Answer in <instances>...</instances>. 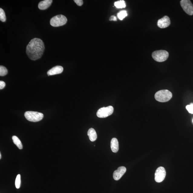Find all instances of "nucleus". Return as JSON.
<instances>
[{"instance_id":"f257e3e1","label":"nucleus","mask_w":193,"mask_h":193,"mask_svg":"<svg viewBox=\"0 0 193 193\" xmlns=\"http://www.w3.org/2000/svg\"><path fill=\"white\" fill-rule=\"evenodd\" d=\"M45 50L44 43L41 39L33 38L28 44L26 52L30 60L35 61L42 57Z\"/></svg>"},{"instance_id":"f03ea898","label":"nucleus","mask_w":193,"mask_h":193,"mask_svg":"<svg viewBox=\"0 0 193 193\" xmlns=\"http://www.w3.org/2000/svg\"><path fill=\"white\" fill-rule=\"evenodd\" d=\"M172 94L168 90H162L155 93V99L161 102H168L172 98Z\"/></svg>"},{"instance_id":"7ed1b4c3","label":"nucleus","mask_w":193,"mask_h":193,"mask_svg":"<svg viewBox=\"0 0 193 193\" xmlns=\"http://www.w3.org/2000/svg\"><path fill=\"white\" fill-rule=\"evenodd\" d=\"M25 116L28 121L32 122H37L41 121L44 117L42 113L37 112L29 111L25 112Z\"/></svg>"},{"instance_id":"20e7f679","label":"nucleus","mask_w":193,"mask_h":193,"mask_svg":"<svg viewBox=\"0 0 193 193\" xmlns=\"http://www.w3.org/2000/svg\"><path fill=\"white\" fill-rule=\"evenodd\" d=\"M67 21V19L65 16L59 15L52 18L51 19L50 23L53 27H58L65 25Z\"/></svg>"},{"instance_id":"39448f33","label":"nucleus","mask_w":193,"mask_h":193,"mask_svg":"<svg viewBox=\"0 0 193 193\" xmlns=\"http://www.w3.org/2000/svg\"><path fill=\"white\" fill-rule=\"evenodd\" d=\"M169 54L165 50H159L154 51L152 54V57L154 60L158 62H163L168 58Z\"/></svg>"},{"instance_id":"423d86ee","label":"nucleus","mask_w":193,"mask_h":193,"mask_svg":"<svg viewBox=\"0 0 193 193\" xmlns=\"http://www.w3.org/2000/svg\"><path fill=\"white\" fill-rule=\"evenodd\" d=\"M113 111L114 108L112 106L103 107L100 108L98 110L97 113V115L98 117L100 118H106L111 115L113 113Z\"/></svg>"},{"instance_id":"0eeeda50","label":"nucleus","mask_w":193,"mask_h":193,"mask_svg":"<svg viewBox=\"0 0 193 193\" xmlns=\"http://www.w3.org/2000/svg\"><path fill=\"white\" fill-rule=\"evenodd\" d=\"M181 6L184 11L189 15H193V5L190 0H182L180 1Z\"/></svg>"},{"instance_id":"6e6552de","label":"nucleus","mask_w":193,"mask_h":193,"mask_svg":"<svg viewBox=\"0 0 193 193\" xmlns=\"http://www.w3.org/2000/svg\"><path fill=\"white\" fill-rule=\"evenodd\" d=\"M166 176V172L164 167H160L157 168L155 173V180L157 182H163Z\"/></svg>"},{"instance_id":"1a4fd4ad","label":"nucleus","mask_w":193,"mask_h":193,"mask_svg":"<svg viewBox=\"0 0 193 193\" xmlns=\"http://www.w3.org/2000/svg\"><path fill=\"white\" fill-rule=\"evenodd\" d=\"M170 24V19L167 16H165L162 18L159 19L157 21V25L161 28H166L168 27Z\"/></svg>"},{"instance_id":"9d476101","label":"nucleus","mask_w":193,"mask_h":193,"mask_svg":"<svg viewBox=\"0 0 193 193\" xmlns=\"http://www.w3.org/2000/svg\"><path fill=\"white\" fill-rule=\"evenodd\" d=\"M126 171V168L124 166L119 167L117 170L114 171L113 178L114 180L118 181L121 178Z\"/></svg>"},{"instance_id":"9b49d317","label":"nucleus","mask_w":193,"mask_h":193,"mask_svg":"<svg viewBox=\"0 0 193 193\" xmlns=\"http://www.w3.org/2000/svg\"><path fill=\"white\" fill-rule=\"evenodd\" d=\"M64 70V68L61 66H55L49 70L47 73L48 76L54 75L61 74Z\"/></svg>"},{"instance_id":"f8f14e48","label":"nucleus","mask_w":193,"mask_h":193,"mask_svg":"<svg viewBox=\"0 0 193 193\" xmlns=\"http://www.w3.org/2000/svg\"><path fill=\"white\" fill-rule=\"evenodd\" d=\"M52 2V0H44L41 1L38 4V8L42 10H46L50 6Z\"/></svg>"},{"instance_id":"ddd939ff","label":"nucleus","mask_w":193,"mask_h":193,"mask_svg":"<svg viewBox=\"0 0 193 193\" xmlns=\"http://www.w3.org/2000/svg\"><path fill=\"white\" fill-rule=\"evenodd\" d=\"M111 150L113 152H117L119 150V143L118 140L115 138L112 139L111 142Z\"/></svg>"},{"instance_id":"4468645a","label":"nucleus","mask_w":193,"mask_h":193,"mask_svg":"<svg viewBox=\"0 0 193 193\" xmlns=\"http://www.w3.org/2000/svg\"><path fill=\"white\" fill-rule=\"evenodd\" d=\"M88 135L90 140L92 142L95 141L97 139V135L96 132L93 128H90L88 132Z\"/></svg>"},{"instance_id":"2eb2a0df","label":"nucleus","mask_w":193,"mask_h":193,"mask_svg":"<svg viewBox=\"0 0 193 193\" xmlns=\"http://www.w3.org/2000/svg\"><path fill=\"white\" fill-rule=\"evenodd\" d=\"M12 139L14 143L17 146L19 149H23L22 143H21V142L20 140L18 137H17L16 136H13Z\"/></svg>"},{"instance_id":"dca6fc26","label":"nucleus","mask_w":193,"mask_h":193,"mask_svg":"<svg viewBox=\"0 0 193 193\" xmlns=\"http://www.w3.org/2000/svg\"><path fill=\"white\" fill-rule=\"evenodd\" d=\"M115 6L118 8H125L126 5L125 1L121 0V1L115 2Z\"/></svg>"},{"instance_id":"f3484780","label":"nucleus","mask_w":193,"mask_h":193,"mask_svg":"<svg viewBox=\"0 0 193 193\" xmlns=\"http://www.w3.org/2000/svg\"><path fill=\"white\" fill-rule=\"evenodd\" d=\"M118 17L120 20H123L127 16V11H121L118 14Z\"/></svg>"},{"instance_id":"a211bd4d","label":"nucleus","mask_w":193,"mask_h":193,"mask_svg":"<svg viewBox=\"0 0 193 193\" xmlns=\"http://www.w3.org/2000/svg\"><path fill=\"white\" fill-rule=\"evenodd\" d=\"M8 74V70L6 68L3 66H0V76H4Z\"/></svg>"},{"instance_id":"6ab92c4d","label":"nucleus","mask_w":193,"mask_h":193,"mask_svg":"<svg viewBox=\"0 0 193 193\" xmlns=\"http://www.w3.org/2000/svg\"><path fill=\"white\" fill-rule=\"evenodd\" d=\"M0 20L2 22H5L6 20L5 12L2 8H0Z\"/></svg>"},{"instance_id":"aec40b11","label":"nucleus","mask_w":193,"mask_h":193,"mask_svg":"<svg viewBox=\"0 0 193 193\" xmlns=\"http://www.w3.org/2000/svg\"><path fill=\"white\" fill-rule=\"evenodd\" d=\"M21 184V175L19 174L17 175L15 181V185L16 188L19 189L20 188Z\"/></svg>"},{"instance_id":"412c9836","label":"nucleus","mask_w":193,"mask_h":193,"mask_svg":"<svg viewBox=\"0 0 193 193\" xmlns=\"http://www.w3.org/2000/svg\"><path fill=\"white\" fill-rule=\"evenodd\" d=\"M186 108L189 113L193 114V103H191L189 105H187Z\"/></svg>"},{"instance_id":"4be33fe9","label":"nucleus","mask_w":193,"mask_h":193,"mask_svg":"<svg viewBox=\"0 0 193 193\" xmlns=\"http://www.w3.org/2000/svg\"><path fill=\"white\" fill-rule=\"evenodd\" d=\"M74 1L78 6H81L83 4V1L82 0H74Z\"/></svg>"},{"instance_id":"5701e85b","label":"nucleus","mask_w":193,"mask_h":193,"mask_svg":"<svg viewBox=\"0 0 193 193\" xmlns=\"http://www.w3.org/2000/svg\"><path fill=\"white\" fill-rule=\"evenodd\" d=\"M5 86V82L3 81H0V89H3Z\"/></svg>"},{"instance_id":"b1692460","label":"nucleus","mask_w":193,"mask_h":193,"mask_svg":"<svg viewBox=\"0 0 193 193\" xmlns=\"http://www.w3.org/2000/svg\"><path fill=\"white\" fill-rule=\"evenodd\" d=\"M110 21H117V18L114 15H112L111 17L110 18Z\"/></svg>"},{"instance_id":"393cba45","label":"nucleus","mask_w":193,"mask_h":193,"mask_svg":"<svg viewBox=\"0 0 193 193\" xmlns=\"http://www.w3.org/2000/svg\"><path fill=\"white\" fill-rule=\"evenodd\" d=\"M1 157H2V155H1V153H0V159H1Z\"/></svg>"},{"instance_id":"a878e982","label":"nucleus","mask_w":193,"mask_h":193,"mask_svg":"<svg viewBox=\"0 0 193 193\" xmlns=\"http://www.w3.org/2000/svg\"><path fill=\"white\" fill-rule=\"evenodd\" d=\"M192 122H193V120H192Z\"/></svg>"}]
</instances>
